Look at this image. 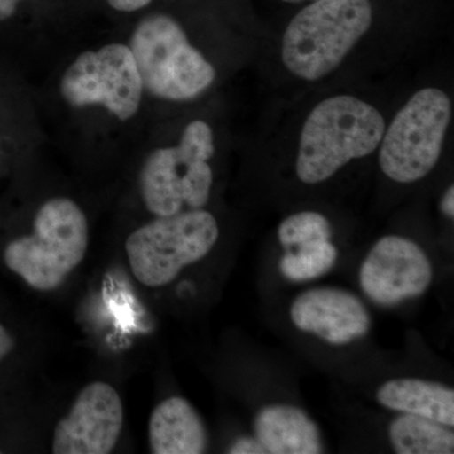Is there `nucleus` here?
I'll return each instance as SVG.
<instances>
[{
    "label": "nucleus",
    "instance_id": "f257e3e1",
    "mask_svg": "<svg viewBox=\"0 0 454 454\" xmlns=\"http://www.w3.org/2000/svg\"><path fill=\"white\" fill-rule=\"evenodd\" d=\"M35 85L47 145L74 160L129 166L153 127L138 64L119 33L71 42Z\"/></svg>",
    "mask_w": 454,
    "mask_h": 454
},
{
    "label": "nucleus",
    "instance_id": "f03ea898",
    "mask_svg": "<svg viewBox=\"0 0 454 454\" xmlns=\"http://www.w3.org/2000/svg\"><path fill=\"white\" fill-rule=\"evenodd\" d=\"M216 154V131L206 119L184 122L172 139L162 122L154 121L129 164L143 210L169 216L205 208L215 184Z\"/></svg>",
    "mask_w": 454,
    "mask_h": 454
},
{
    "label": "nucleus",
    "instance_id": "7ed1b4c3",
    "mask_svg": "<svg viewBox=\"0 0 454 454\" xmlns=\"http://www.w3.org/2000/svg\"><path fill=\"white\" fill-rule=\"evenodd\" d=\"M119 35L136 57L155 118L206 97L219 79L216 66L188 44L173 14L148 11Z\"/></svg>",
    "mask_w": 454,
    "mask_h": 454
},
{
    "label": "nucleus",
    "instance_id": "20e7f679",
    "mask_svg": "<svg viewBox=\"0 0 454 454\" xmlns=\"http://www.w3.org/2000/svg\"><path fill=\"white\" fill-rule=\"evenodd\" d=\"M89 240L82 206L74 197L52 195L32 212L29 231L3 245V264L35 291H55L82 264Z\"/></svg>",
    "mask_w": 454,
    "mask_h": 454
},
{
    "label": "nucleus",
    "instance_id": "39448f33",
    "mask_svg": "<svg viewBox=\"0 0 454 454\" xmlns=\"http://www.w3.org/2000/svg\"><path fill=\"white\" fill-rule=\"evenodd\" d=\"M385 121L360 98L340 95L312 110L301 130L295 172L306 184H322L354 160L373 153Z\"/></svg>",
    "mask_w": 454,
    "mask_h": 454
},
{
    "label": "nucleus",
    "instance_id": "423d86ee",
    "mask_svg": "<svg viewBox=\"0 0 454 454\" xmlns=\"http://www.w3.org/2000/svg\"><path fill=\"white\" fill-rule=\"evenodd\" d=\"M372 23L370 0H316L286 27L284 65L301 79H322L342 64Z\"/></svg>",
    "mask_w": 454,
    "mask_h": 454
},
{
    "label": "nucleus",
    "instance_id": "0eeeda50",
    "mask_svg": "<svg viewBox=\"0 0 454 454\" xmlns=\"http://www.w3.org/2000/svg\"><path fill=\"white\" fill-rule=\"evenodd\" d=\"M220 226L206 208L152 216L125 240L131 273L143 286H168L188 265L205 259L219 241Z\"/></svg>",
    "mask_w": 454,
    "mask_h": 454
},
{
    "label": "nucleus",
    "instance_id": "6e6552de",
    "mask_svg": "<svg viewBox=\"0 0 454 454\" xmlns=\"http://www.w3.org/2000/svg\"><path fill=\"white\" fill-rule=\"evenodd\" d=\"M450 121V100L438 89H423L396 114L381 139L379 162L397 184H413L437 166Z\"/></svg>",
    "mask_w": 454,
    "mask_h": 454
},
{
    "label": "nucleus",
    "instance_id": "1a4fd4ad",
    "mask_svg": "<svg viewBox=\"0 0 454 454\" xmlns=\"http://www.w3.org/2000/svg\"><path fill=\"white\" fill-rule=\"evenodd\" d=\"M46 146L35 82L22 66L0 56V177Z\"/></svg>",
    "mask_w": 454,
    "mask_h": 454
},
{
    "label": "nucleus",
    "instance_id": "9d476101",
    "mask_svg": "<svg viewBox=\"0 0 454 454\" xmlns=\"http://www.w3.org/2000/svg\"><path fill=\"white\" fill-rule=\"evenodd\" d=\"M433 265L417 243L403 236H384L360 268V286L367 298L379 306L390 307L428 291Z\"/></svg>",
    "mask_w": 454,
    "mask_h": 454
},
{
    "label": "nucleus",
    "instance_id": "9b49d317",
    "mask_svg": "<svg viewBox=\"0 0 454 454\" xmlns=\"http://www.w3.org/2000/svg\"><path fill=\"white\" fill-rule=\"evenodd\" d=\"M122 424L124 408L118 391L106 382H91L80 391L71 411L57 423L52 452H113L121 437Z\"/></svg>",
    "mask_w": 454,
    "mask_h": 454
},
{
    "label": "nucleus",
    "instance_id": "f8f14e48",
    "mask_svg": "<svg viewBox=\"0 0 454 454\" xmlns=\"http://www.w3.org/2000/svg\"><path fill=\"white\" fill-rule=\"evenodd\" d=\"M293 325L333 346L363 339L372 328V316L354 293L333 286L309 289L293 301Z\"/></svg>",
    "mask_w": 454,
    "mask_h": 454
},
{
    "label": "nucleus",
    "instance_id": "ddd939ff",
    "mask_svg": "<svg viewBox=\"0 0 454 454\" xmlns=\"http://www.w3.org/2000/svg\"><path fill=\"white\" fill-rule=\"evenodd\" d=\"M254 433L270 454L324 452L321 433L306 411L288 404L262 406L254 419Z\"/></svg>",
    "mask_w": 454,
    "mask_h": 454
},
{
    "label": "nucleus",
    "instance_id": "4468645a",
    "mask_svg": "<svg viewBox=\"0 0 454 454\" xmlns=\"http://www.w3.org/2000/svg\"><path fill=\"white\" fill-rule=\"evenodd\" d=\"M148 434L154 454H201L207 450L205 424L184 397H168L155 406L149 418Z\"/></svg>",
    "mask_w": 454,
    "mask_h": 454
},
{
    "label": "nucleus",
    "instance_id": "2eb2a0df",
    "mask_svg": "<svg viewBox=\"0 0 454 454\" xmlns=\"http://www.w3.org/2000/svg\"><path fill=\"white\" fill-rule=\"evenodd\" d=\"M379 404L397 413L426 418L454 427V390L423 379H393L376 391Z\"/></svg>",
    "mask_w": 454,
    "mask_h": 454
},
{
    "label": "nucleus",
    "instance_id": "dca6fc26",
    "mask_svg": "<svg viewBox=\"0 0 454 454\" xmlns=\"http://www.w3.org/2000/svg\"><path fill=\"white\" fill-rule=\"evenodd\" d=\"M391 447L399 454H452L454 434L450 427L415 415H397L391 420Z\"/></svg>",
    "mask_w": 454,
    "mask_h": 454
},
{
    "label": "nucleus",
    "instance_id": "f3484780",
    "mask_svg": "<svg viewBox=\"0 0 454 454\" xmlns=\"http://www.w3.org/2000/svg\"><path fill=\"white\" fill-rule=\"evenodd\" d=\"M288 250L279 262L280 273L292 282H307L327 274L339 259L331 240L312 241Z\"/></svg>",
    "mask_w": 454,
    "mask_h": 454
},
{
    "label": "nucleus",
    "instance_id": "a211bd4d",
    "mask_svg": "<svg viewBox=\"0 0 454 454\" xmlns=\"http://www.w3.org/2000/svg\"><path fill=\"white\" fill-rule=\"evenodd\" d=\"M33 0H0V56L25 68L28 41L25 12Z\"/></svg>",
    "mask_w": 454,
    "mask_h": 454
},
{
    "label": "nucleus",
    "instance_id": "6ab92c4d",
    "mask_svg": "<svg viewBox=\"0 0 454 454\" xmlns=\"http://www.w3.org/2000/svg\"><path fill=\"white\" fill-rule=\"evenodd\" d=\"M333 225L318 212L304 211L291 215L278 227V239L286 250L312 241L331 240Z\"/></svg>",
    "mask_w": 454,
    "mask_h": 454
},
{
    "label": "nucleus",
    "instance_id": "aec40b11",
    "mask_svg": "<svg viewBox=\"0 0 454 454\" xmlns=\"http://www.w3.org/2000/svg\"><path fill=\"white\" fill-rule=\"evenodd\" d=\"M154 0H106V4L114 13L121 16H142L152 7ZM139 16V17H140Z\"/></svg>",
    "mask_w": 454,
    "mask_h": 454
},
{
    "label": "nucleus",
    "instance_id": "412c9836",
    "mask_svg": "<svg viewBox=\"0 0 454 454\" xmlns=\"http://www.w3.org/2000/svg\"><path fill=\"white\" fill-rule=\"evenodd\" d=\"M230 454H267L264 447L255 437H243L236 439L229 448Z\"/></svg>",
    "mask_w": 454,
    "mask_h": 454
},
{
    "label": "nucleus",
    "instance_id": "4be33fe9",
    "mask_svg": "<svg viewBox=\"0 0 454 454\" xmlns=\"http://www.w3.org/2000/svg\"><path fill=\"white\" fill-rule=\"evenodd\" d=\"M16 348V339L7 325H3L0 322V365L4 363L5 358L9 357V355Z\"/></svg>",
    "mask_w": 454,
    "mask_h": 454
},
{
    "label": "nucleus",
    "instance_id": "5701e85b",
    "mask_svg": "<svg viewBox=\"0 0 454 454\" xmlns=\"http://www.w3.org/2000/svg\"><path fill=\"white\" fill-rule=\"evenodd\" d=\"M442 211L444 212L446 216L453 219L454 216V187L448 188L447 192L444 193L443 199L441 203Z\"/></svg>",
    "mask_w": 454,
    "mask_h": 454
},
{
    "label": "nucleus",
    "instance_id": "b1692460",
    "mask_svg": "<svg viewBox=\"0 0 454 454\" xmlns=\"http://www.w3.org/2000/svg\"><path fill=\"white\" fill-rule=\"evenodd\" d=\"M283 2H286V3H301V2H306V0H283ZM313 2H316V0H313Z\"/></svg>",
    "mask_w": 454,
    "mask_h": 454
}]
</instances>
